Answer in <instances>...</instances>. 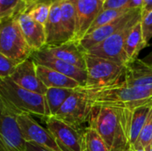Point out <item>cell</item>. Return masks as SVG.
<instances>
[{
	"label": "cell",
	"mask_w": 152,
	"mask_h": 151,
	"mask_svg": "<svg viewBox=\"0 0 152 151\" xmlns=\"http://www.w3.org/2000/svg\"><path fill=\"white\" fill-rule=\"evenodd\" d=\"M141 20H136L130 22L129 24L111 35L110 37L92 47L86 53L126 66L128 61L125 53L126 39L132 28Z\"/></svg>",
	"instance_id": "8"
},
{
	"label": "cell",
	"mask_w": 152,
	"mask_h": 151,
	"mask_svg": "<svg viewBox=\"0 0 152 151\" xmlns=\"http://www.w3.org/2000/svg\"><path fill=\"white\" fill-rule=\"evenodd\" d=\"M37 72L39 79L47 88H67L76 90L81 87L80 84L73 78L45 66L37 64Z\"/></svg>",
	"instance_id": "20"
},
{
	"label": "cell",
	"mask_w": 152,
	"mask_h": 151,
	"mask_svg": "<svg viewBox=\"0 0 152 151\" xmlns=\"http://www.w3.org/2000/svg\"><path fill=\"white\" fill-rule=\"evenodd\" d=\"M142 9L130 10L124 15L100 27L99 28L94 30L93 32L86 34L79 41V44L85 52H87L89 49L102 43V41L110 37L111 35H113L114 33H116L117 31H118L119 29H121L130 22L136 20H142Z\"/></svg>",
	"instance_id": "9"
},
{
	"label": "cell",
	"mask_w": 152,
	"mask_h": 151,
	"mask_svg": "<svg viewBox=\"0 0 152 151\" xmlns=\"http://www.w3.org/2000/svg\"><path fill=\"white\" fill-rule=\"evenodd\" d=\"M130 0H106L103 3V10L106 9H127ZM128 10V9H127Z\"/></svg>",
	"instance_id": "31"
},
{
	"label": "cell",
	"mask_w": 152,
	"mask_h": 151,
	"mask_svg": "<svg viewBox=\"0 0 152 151\" xmlns=\"http://www.w3.org/2000/svg\"><path fill=\"white\" fill-rule=\"evenodd\" d=\"M45 28L46 35L45 46H57L67 43L61 25V0H55L53 3Z\"/></svg>",
	"instance_id": "19"
},
{
	"label": "cell",
	"mask_w": 152,
	"mask_h": 151,
	"mask_svg": "<svg viewBox=\"0 0 152 151\" xmlns=\"http://www.w3.org/2000/svg\"><path fill=\"white\" fill-rule=\"evenodd\" d=\"M152 144V108L149 113L146 123L141 132V134L135 143L134 147H143L147 149Z\"/></svg>",
	"instance_id": "28"
},
{
	"label": "cell",
	"mask_w": 152,
	"mask_h": 151,
	"mask_svg": "<svg viewBox=\"0 0 152 151\" xmlns=\"http://www.w3.org/2000/svg\"><path fill=\"white\" fill-rule=\"evenodd\" d=\"M9 78L19 86L42 95H45L48 89L39 79L37 64L31 57L20 62Z\"/></svg>",
	"instance_id": "14"
},
{
	"label": "cell",
	"mask_w": 152,
	"mask_h": 151,
	"mask_svg": "<svg viewBox=\"0 0 152 151\" xmlns=\"http://www.w3.org/2000/svg\"><path fill=\"white\" fill-rule=\"evenodd\" d=\"M16 18L0 20V54L22 62L29 59L34 51L28 44Z\"/></svg>",
	"instance_id": "5"
},
{
	"label": "cell",
	"mask_w": 152,
	"mask_h": 151,
	"mask_svg": "<svg viewBox=\"0 0 152 151\" xmlns=\"http://www.w3.org/2000/svg\"><path fill=\"white\" fill-rule=\"evenodd\" d=\"M152 11V0H143L142 7V16L146 15L150 12Z\"/></svg>",
	"instance_id": "33"
},
{
	"label": "cell",
	"mask_w": 152,
	"mask_h": 151,
	"mask_svg": "<svg viewBox=\"0 0 152 151\" xmlns=\"http://www.w3.org/2000/svg\"><path fill=\"white\" fill-rule=\"evenodd\" d=\"M93 109L88 94L79 87L67 99L54 117L79 130L86 123L89 125Z\"/></svg>",
	"instance_id": "7"
},
{
	"label": "cell",
	"mask_w": 152,
	"mask_h": 151,
	"mask_svg": "<svg viewBox=\"0 0 152 151\" xmlns=\"http://www.w3.org/2000/svg\"><path fill=\"white\" fill-rule=\"evenodd\" d=\"M16 19L30 48L34 52L43 49L46 44L45 25L34 20L28 12L20 14Z\"/></svg>",
	"instance_id": "17"
},
{
	"label": "cell",
	"mask_w": 152,
	"mask_h": 151,
	"mask_svg": "<svg viewBox=\"0 0 152 151\" xmlns=\"http://www.w3.org/2000/svg\"><path fill=\"white\" fill-rule=\"evenodd\" d=\"M105 1H106V0H102V3H104Z\"/></svg>",
	"instance_id": "40"
},
{
	"label": "cell",
	"mask_w": 152,
	"mask_h": 151,
	"mask_svg": "<svg viewBox=\"0 0 152 151\" xmlns=\"http://www.w3.org/2000/svg\"><path fill=\"white\" fill-rule=\"evenodd\" d=\"M122 109L110 106H94L89 126L102 137L110 151H124L131 146L121 125Z\"/></svg>",
	"instance_id": "2"
},
{
	"label": "cell",
	"mask_w": 152,
	"mask_h": 151,
	"mask_svg": "<svg viewBox=\"0 0 152 151\" xmlns=\"http://www.w3.org/2000/svg\"><path fill=\"white\" fill-rule=\"evenodd\" d=\"M142 61L143 62H145L146 64H148L149 66L152 67V52L150 53L148 55H146L143 59H142Z\"/></svg>",
	"instance_id": "35"
},
{
	"label": "cell",
	"mask_w": 152,
	"mask_h": 151,
	"mask_svg": "<svg viewBox=\"0 0 152 151\" xmlns=\"http://www.w3.org/2000/svg\"><path fill=\"white\" fill-rule=\"evenodd\" d=\"M0 98L20 113L47 117L45 95L26 90L10 78L0 79Z\"/></svg>",
	"instance_id": "3"
},
{
	"label": "cell",
	"mask_w": 152,
	"mask_h": 151,
	"mask_svg": "<svg viewBox=\"0 0 152 151\" xmlns=\"http://www.w3.org/2000/svg\"><path fill=\"white\" fill-rule=\"evenodd\" d=\"M31 58L36 62V64L45 66L46 68L58 71L70 78H73L80 84L81 87L86 86L87 81L86 70L81 69L72 64L57 59L47 53L43 49L34 52L31 55Z\"/></svg>",
	"instance_id": "12"
},
{
	"label": "cell",
	"mask_w": 152,
	"mask_h": 151,
	"mask_svg": "<svg viewBox=\"0 0 152 151\" xmlns=\"http://www.w3.org/2000/svg\"><path fill=\"white\" fill-rule=\"evenodd\" d=\"M75 90L67 88H48L45 93L47 117H55L58 110Z\"/></svg>",
	"instance_id": "23"
},
{
	"label": "cell",
	"mask_w": 152,
	"mask_h": 151,
	"mask_svg": "<svg viewBox=\"0 0 152 151\" xmlns=\"http://www.w3.org/2000/svg\"><path fill=\"white\" fill-rule=\"evenodd\" d=\"M124 151H134V150H133L132 147H131V146H129L128 148H126V150H125Z\"/></svg>",
	"instance_id": "37"
},
{
	"label": "cell",
	"mask_w": 152,
	"mask_h": 151,
	"mask_svg": "<svg viewBox=\"0 0 152 151\" xmlns=\"http://www.w3.org/2000/svg\"><path fill=\"white\" fill-rule=\"evenodd\" d=\"M61 25L66 42L75 41L77 31V15L71 0H61Z\"/></svg>",
	"instance_id": "22"
},
{
	"label": "cell",
	"mask_w": 152,
	"mask_h": 151,
	"mask_svg": "<svg viewBox=\"0 0 152 151\" xmlns=\"http://www.w3.org/2000/svg\"><path fill=\"white\" fill-rule=\"evenodd\" d=\"M77 15L75 41L79 42L87 33L94 20L103 10L102 0H71Z\"/></svg>",
	"instance_id": "13"
},
{
	"label": "cell",
	"mask_w": 152,
	"mask_h": 151,
	"mask_svg": "<svg viewBox=\"0 0 152 151\" xmlns=\"http://www.w3.org/2000/svg\"><path fill=\"white\" fill-rule=\"evenodd\" d=\"M130 10L127 9H120V10H117V9H106V10H102L99 15L96 17V19L94 20L93 24L91 25L89 30L87 31L86 34L93 32L94 30L99 28L100 27L114 20L115 19L124 15L125 13H126L127 12H129Z\"/></svg>",
	"instance_id": "27"
},
{
	"label": "cell",
	"mask_w": 152,
	"mask_h": 151,
	"mask_svg": "<svg viewBox=\"0 0 152 151\" xmlns=\"http://www.w3.org/2000/svg\"><path fill=\"white\" fill-rule=\"evenodd\" d=\"M20 63V61L0 54V79L9 78Z\"/></svg>",
	"instance_id": "29"
},
{
	"label": "cell",
	"mask_w": 152,
	"mask_h": 151,
	"mask_svg": "<svg viewBox=\"0 0 152 151\" xmlns=\"http://www.w3.org/2000/svg\"><path fill=\"white\" fill-rule=\"evenodd\" d=\"M18 123L26 142L37 144L51 151H62L52 133L36 122L31 115L26 113L20 114L18 116Z\"/></svg>",
	"instance_id": "11"
},
{
	"label": "cell",
	"mask_w": 152,
	"mask_h": 151,
	"mask_svg": "<svg viewBox=\"0 0 152 151\" xmlns=\"http://www.w3.org/2000/svg\"><path fill=\"white\" fill-rule=\"evenodd\" d=\"M43 50L57 59L86 70V52L80 46L79 42L69 41L57 46H45Z\"/></svg>",
	"instance_id": "18"
},
{
	"label": "cell",
	"mask_w": 152,
	"mask_h": 151,
	"mask_svg": "<svg viewBox=\"0 0 152 151\" xmlns=\"http://www.w3.org/2000/svg\"><path fill=\"white\" fill-rule=\"evenodd\" d=\"M28 4L24 0H0V20L16 18L27 12Z\"/></svg>",
	"instance_id": "25"
},
{
	"label": "cell",
	"mask_w": 152,
	"mask_h": 151,
	"mask_svg": "<svg viewBox=\"0 0 152 151\" xmlns=\"http://www.w3.org/2000/svg\"><path fill=\"white\" fill-rule=\"evenodd\" d=\"M46 128L53 135L57 144L62 151H83L85 142V132L57 119L54 117H46Z\"/></svg>",
	"instance_id": "10"
},
{
	"label": "cell",
	"mask_w": 152,
	"mask_h": 151,
	"mask_svg": "<svg viewBox=\"0 0 152 151\" xmlns=\"http://www.w3.org/2000/svg\"><path fill=\"white\" fill-rule=\"evenodd\" d=\"M151 108L152 106H144L135 109H122L121 125L131 147L135 145Z\"/></svg>",
	"instance_id": "15"
},
{
	"label": "cell",
	"mask_w": 152,
	"mask_h": 151,
	"mask_svg": "<svg viewBox=\"0 0 152 151\" xmlns=\"http://www.w3.org/2000/svg\"><path fill=\"white\" fill-rule=\"evenodd\" d=\"M54 1L55 0H31L28 4L26 12H28L34 20L45 25Z\"/></svg>",
	"instance_id": "24"
},
{
	"label": "cell",
	"mask_w": 152,
	"mask_h": 151,
	"mask_svg": "<svg viewBox=\"0 0 152 151\" xmlns=\"http://www.w3.org/2000/svg\"><path fill=\"white\" fill-rule=\"evenodd\" d=\"M147 43L144 39L142 28L141 21L136 23L130 30L125 43V53L127 58L128 63L134 61L138 59L140 52L147 46ZM127 63V64H128Z\"/></svg>",
	"instance_id": "21"
},
{
	"label": "cell",
	"mask_w": 152,
	"mask_h": 151,
	"mask_svg": "<svg viewBox=\"0 0 152 151\" xmlns=\"http://www.w3.org/2000/svg\"><path fill=\"white\" fill-rule=\"evenodd\" d=\"M84 90L94 106H110L127 109L152 106V90L128 87L124 84L94 90Z\"/></svg>",
	"instance_id": "1"
},
{
	"label": "cell",
	"mask_w": 152,
	"mask_h": 151,
	"mask_svg": "<svg viewBox=\"0 0 152 151\" xmlns=\"http://www.w3.org/2000/svg\"><path fill=\"white\" fill-rule=\"evenodd\" d=\"M83 151H110L102 137L91 127L86 128Z\"/></svg>",
	"instance_id": "26"
},
{
	"label": "cell",
	"mask_w": 152,
	"mask_h": 151,
	"mask_svg": "<svg viewBox=\"0 0 152 151\" xmlns=\"http://www.w3.org/2000/svg\"><path fill=\"white\" fill-rule=\"evenodd\" d=\"M123 84L128 87L152 90V67L140 59L128 63Z\"/></svg>",
	"instance_id": "16"
},
{
	"label": "cell",
	"mask_w": 152,
	"mask_h": 151,
	"mask_svg": "<svg viewBox=\"0 0 152 151\" xmlns=\"http://www.w3.org/2000/svg\"><path fill=\"white\" fill-rule=\"evenodd\" d=\"M132 149L134 151H147L145 150V148H143V147H134Z\"/></svg>",
	"instance_id": "36"
},
{
	"label": "cell",
	"mask_w": 152,
	"mask_h": 151,
	"mask_svg": "<svg viewBox=\"0 0 152 151\" xmlns=\"http://www.w3.org/2000/svg\"><path fill=\"white\" fill-rule=\"evenodd\" d=\"M87 81L86 90L102 89L123 84L126 66L86 53Z\"/></svg>",
	"instance_id": "4"
},
{
	"label": "cell",
	"mask_w": 152,
	"mask_h": 151,
	"mask_svg": "<svg viewBox=\"0 0 152 151\" xmlns=\"http://www.w3.org/2000/svg\"><path fill=\"white\" fill-rule=\"evenodd\" d=\"M143 4V0H130L127 9L128 10H134V9H142Z\"/></svg>",
	"instance_id": "32"
},
{
	"label": "cell",
	"mask_w": 152,
	"mask_h": 151,
	"mask_svg": "<svg viewBox=\"0 0 152 151\" xmlns=\"http://www.w3.org/2000/svg\"><path fill=\"white\" fill-rule=\"evenodd\" d=\"M24 1H25V2H27V4H28L31 0H24Z\"/></svg>",
	"instance_id": "39"
},
{
	"label": "cell",
	"mask_w": 152,
	"mask_h": 151,
	"mask_svg": "<svg viewBox=\"0 0 152 151\" xmlns=\"http://www.w3.org/2000/svg\"><path fill=\"white\" fill-rule=\"evenodd\" d=\"M1 151H26L27 142L24 140L19 123L18 116L21 113L14 109L4 100L0 98Z\"/></svg>",
	"instance_id": "6"
},
{
	"label": "cell",
	"mask_w": 152,
	"mask_h": 151,
	"mask_svg": "<svg viewBox=\"0 0 152 151\" xmlns=\"http://www.w3.org/2000/svg\"><path fill=\"white\" fill-rule=\"evenodd\" d=\"M26 151H51L43 147H40L37 144H33L30 142H27V149Z\"/></svg>",
	"instance_id": "34"
},
{
	"label": "cell",
	"mask_w": 152,
	"mask_h": 151,
	"mask_svg": "<svg viewBox=\"0 0 152 151\" xmlns=\"http://www.w3.org/2000/svg\"><path fill=\"white\" fill-rule=\"evenodd\" d=\"M145 150H146L147 151H152V144L150 146V147H148L147 149H145Z\"/></svg>",
	"instance_id": "38"
},
{
	"label": "cell",
	"mask_w": 152,
	"mask_h": 151,
	"mask_svg": "<svg viewBox=\"0 0 152 151\" xmlns=\"http://www.w3.org/2000/svg\"><path fill=\"white\" fill-rule=\"evenodd\" d=\"M142 32L144 36V39L148 44L149 41L152 38V11L142 16L141 20Z\"/></svg>",
	"instance_id": "30"
}]
</instances>
